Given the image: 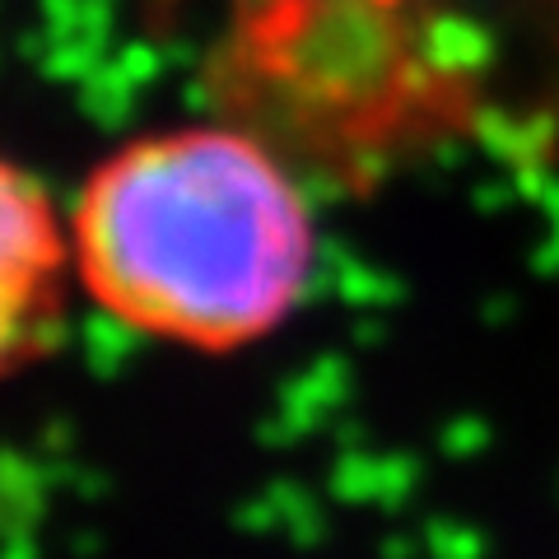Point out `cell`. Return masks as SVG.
<instances>
[{
    "label": "cell",
    "mask_w": 559,
    "mask_h": 559,
    "mask_svg": "<svg viewBox=\"0 0 559 559\" xmlns=\"http://www.w3.org/2000/svg\"><path fill=\"white\" fill-rule=\"evenodd\" d=\"M66 219L84 299L191 355L275 336L318 266L308 191L261 135L224 121L121 140L84 173Z\"/></svg>",
    "instance_id": "cell-1"
},
{
    "label": "cell",
    "mask_w": 559,
    "mask_h": 559,
    "mask_svg": "<svg viewBox=\"0 0 559 559\" xmlns=\"http://www.w3.org/2000/svg\"><path fill=\"white\" fill-rule=\"evenodd\" d=\"M70 280V219L24 164L0 154V382L57 341Z\"/></svg>",
    "instance_id": "cell-2"
}]
</instances>
